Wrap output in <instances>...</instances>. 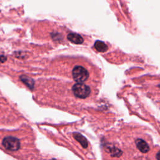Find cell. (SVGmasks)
Instances as JSON below:
<instances>
[{
    "label": "cell",
    "mask_w": 160,
    "mask_h": 160,
    "mask_svg": "<svg viewBox=\"0 0 160 160\" xmlns=\"http://www.w3.org/2000/svg\"><path fill=\"white\" fill-rule=\"evenodd\" d=\"M67 38L69 41L76 44H80L84 42L82 37L77 33H69L68 35Z\"/></svg>",
    "instance_id": "obj_5"
},
{
    "label": "cell",
    "mask_w": 160,
    "mask_h": 160,
    "mask_svg": "<svg viewBox=\"0 0 160 160\" xmlns=\"http://www.w3.org/2000/svg\"><path fill=\"white\" fill-rule=\"evenodd\" d=\"M94 47L95 48V49L99 51V52H105L108 50V46L102 41H96L95 42H94Z\"/></svg>",
    "instance_id": "obj_7"
},
{
    "label": "cell",
    "mask_w": 160,
    "mask_h": 160,
    "mask_svg": "<svg viewBox=\"0 0 160 160\" xmlns=\"http://www.w3.org/2000/svg\"><path fill=\"white\" fill-rule=\"evenodd\" d=\"M156 158L157 160H160V151H159V152L156 154Z\"/></svg>",
    "instance_id": "obj_8"
},
{
    "label": "cell",
    "mask_w": 160,
    "mask_h": 160,
    "mask_svg": "<svg viewBox=\"0 0 160 160\" xmlns=\"http://www.w3.org/2000/svg\"><path fill=\"white\" fill-rule=\"evenodd\" d=\"M73 136H74V139L81 144V145L82 146V148H86L88 147L87 139L82 134H81L78 132H74V133H73Z\"/></svg>",
    "instance_id": "obj_6"
},
{
    "label": "cell",
    "mask_w": 160,
    "mask_h": 160,
    "mask_svg": "<svg viewBox=\"0 0 160 160\" xmlns=\"http://www.w3.org/2000/svg\"><path fill=\"white\" fill-rule=\"evenodd\" d=\"M51 160H56V159H51Z\"/></svg>",
    "instance_id": "obj_9"
},
{
    "label": "cell",
    "mask_w": 160,
    "mask_h": 160,
    "mask_svg": "<svg viewBox=\"0 0 160 160\" xmlns=\"http://www.w3.org/2000/svg\"><path fill=\"white\" fill-rule=\"evenodd\" d=\"M2 146L8 150L15 151L20 148V142L18 139L12 136L5 137L2 141Z\"/></svg>",
    "instance_id": "obj_3"
},
{
    "label": "cell",
    "mask_w": 160,
    "mask_h": 160,
    "mask_svg": "<svg viewBox=\"0 0 160 160\" xmlns=\"http://www.w3.org/2000/svg\"><path fill=\"white\" fill-rule=\"evenodd\" d=\"M72 76L74 81L77 83H83L89 78V74L88 70L81 66H76L72 71Z\"/></svg>",
    "instance_id": "obj_1"
},
{
    "label": "cell",
    "mask_w": 160,
    "mask_h": 160,
    "mask_svg": "<svg viewBox=\"0 0 160 160\" xmlns=\"http://www.w3.org/2000/svg\"><path fill=\"white\" fill-rule=\"evenodd\" d=\"M135 143L138 149L143 153H146L149 151V147L147 142L142 139H137L135 141Z\"/></svg>",
    "instance_id": "obj_4"
},
{
    "label": "cell",
    "mask_w": 160,
    "mask_h": 160,
    "mask_svg": "<svg viewBox=\"0 0 160 160\" xmlns=\"http://www.w3.org/2000/svg\"><path fill=\"white\" fill-rule=\"evenodd\" d=\"M72 91L76 97L85 99L90 94L91 89L83 83H76L72 87Z\"/></svg>",
    "instance_id": "obj_2"
}]
</instances>
